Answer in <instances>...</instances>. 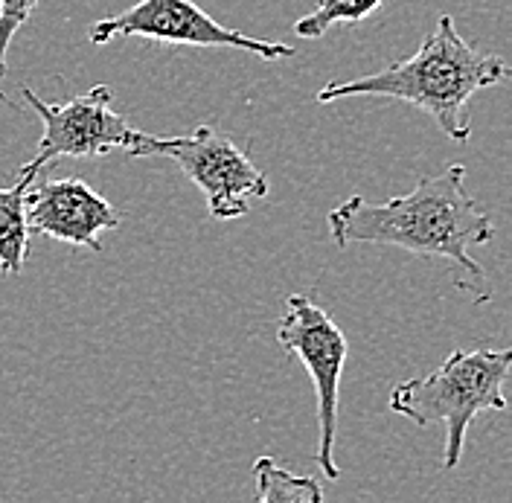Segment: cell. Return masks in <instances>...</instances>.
Listing matches in <instances>:
<instances>
[{
	"label": "cell",
	"instance_id": "cell-10",
	"mask_svg": "<svg viewBox=\"0 0 512 503\" xmlns=\"http://www.w3.org/2000/svg\"><path fill=\"white\" fill-rule=\"evenodd\" d=\"M256 492L259 503H320L323 489L312 477H297L286 472L274 457H259L254 463Z\"/></svg>",
	"mask_w": 512,
	"mask_h": 503
},
{
	"label": "cell",
	"instance_id": "cell-11",
	"mask_svg": "<svg viewBox=\"0 0 512 503\" xmlns=\"http://www.w3.org/2000/svg\"><path fill=\"white\" fill-rule=\"evenodd\" d=\"M384 3L387 0H318L315 12L303 15L294 24V32L300 38L315 41V38H323L335 24H358V21L370 18Z\"/></svg>",
	"mask_w": 512,
	"mask_h": 503
},
{
	"label": "cell",
	"instance_id": "cell-6",
	"mask_svg": "<svg viewBox=\"0 0 512 503\" xmlns=\"http://www.w3.org/2000/svg\"><path fill=\"white\" fill-rule=\"evenodd\" d=\"M91 44H108L117 38H146L158 44H187V47H233L259 56L262 62L291 59L294 47L251 38L245 32L222 27L192 0H137L131 9L102 18L88 30Z\"/></svg>",
	"mask_w": 512,
	"mask_h": 503
},
{
	"label": "cell",
	"instance_id": "cell-3",
	"mask_svg": "<svg viewBox=\"0 0 512 503\" xmlns=\"http://www.w3.org/2000/svg\"><path fill=\"white\" fill-rule=\"evenodd\" d=\"M512 370V346L507 349H457L446 361L422 378L393 387L387 408L416 428L446 422L443 469L460 466L463 442L472 419L483 410H507L504 381Z\"/></svg>",
	"mask_w": 512,
	"mask_h": 503
},
{
	"label": "cell",
	"instance_id": "cell-2",
	"mask_svg": "<svg viewBox=\"0 0 512 503\" xmlns=\"http://www.w3.org/2000/svg\"><path fill=\"white\" fill-rule=\"evenodd\" d=\"M498 85H512V64L492 53H478L457 32L451 15H440L437 27L425 35L411 59H402L352 82H329L318 94V102L329 105L347 96H382L411 102L414 108L434 117L451 140L466 143L472 134V96Z\"/></svg>",
	"mask_w": 512,
	"mask_h": 503
},
{
	"label": "cell",
	"instance_id": "cell-12",
	"mask_svg": "<svg viewBox=\"0 0 512 503\" xmlns=\"http://www.w3.org/2000/svg\"><path fill=\"white\" fill-rule=\"evenodd\" d=\"M35 6H38V0H0V76H3V67H6V53H9L12 38L27 24V18L35 12ZM0 102H6L3 91H0Z\"/></svg>",
	"mask_w": 512,
	"mask_h": 503
},
{
	"label": "cell",
	"instance_id": "cell-5",
	"mask_svg": "<svg viewBox=\"0 0 512 503\" xmlns=\"http://www.w3.org/2000/svg\"><path fill=\"white\" fill-rule=\"evenodd\" d=\"M280 346L297 355L306 373L315 381L318 396V466L326 480H338L335 463V434H338V396L341 373L347 364V338L338 323L306 294H291L286 315L277 326Z\"/></svg>",
	"mask_w": 512,
	"mask_h": 503
},
{
	"label": "cell",
	"instance_id": "cell-8",
	"mask_svg": "<svg viewBox=\"0 0 512 503\" xmlns=\"http://www.w3.org/2000/svg\"><path fill=\"white\" fill-rule=\"evenodd\" d=\"M27 221L30 233L88 251H102L99 236L123 224L111 201L79 178H44L27 189Z\"/></svg>",
	"mask_w": 512,
	"mask_h": 503
},
{
	"label": "cell",
	"instance_id": "cell-9",
	"mask_svg": "<svg viewBox=\"0 0 512 503\" xmlns=\"http://www.w3.org/2000/svg\"><path fill=\"white\" fill-rule=\"evenodd\" d=\"M38 169L21 166L15 187L0 189V271L18 277L27 262L30 248V221H27V189L35 184Z\"/></svg>",
	"mask_w": 512,
	"mask_h": 503
},
{
	"label": "cell",
	"instance_id": "cell-7",
	"mask_svg": "<svg viewBox=\"0 0 512 503\" xmlns=\"http://www.w3.org/2000/svg\"><path fill=\"white\" fill-rule=\"evenodd\" d=\"M21 94L44 123L35 158L27 163L38 172L47 163L64 158H102L117 149L126 152L137 134V128L128 126L114 111V94L105 85H94L85 96H73L64 102H44L27 85L21 88Z\"/></svg>",
	"mask_w": 512,
	"mask_h": 503
},
{
	"label": "cell",
	"instance_id": "cell-4",
	"mask_svg": "<svg viewBox=\"0 0 512 503\" xmlns=\"http://www.w3.org/2000/svg\"><path fill=\"white\" fill-rule=\"evenodd\" d=\"M128 158H169L204 192L207 213L219 221L242 219L251 204L268 195V178L256 169L245 149H239L219 128L198 126L184 137H158L137 131Z\"/></svg>",
	"mask_w": 512,
	"mask_h": 503
},
{
	"label": "cell",
	"instance_id": "cell-1",
	"mask_svg": "<svg viewBox=\"0 0 512 503\" xmlns=\"http://www.w3.org/2000/svg\"><path fill=\"white\" fill-rule=\"evenodd\" d=\"M463 178L466 169L451 163L440 175L422 178L408 195L387 198L382 204L352 195L326 216L329 236L338 248L387 245L448 259L454 268V285L475 303H489L492 288L472 251L495 239V224L466 192Z\"/></svg>",
	"mask_w": 512,
	"mask_h": 503
}]
</instances>
